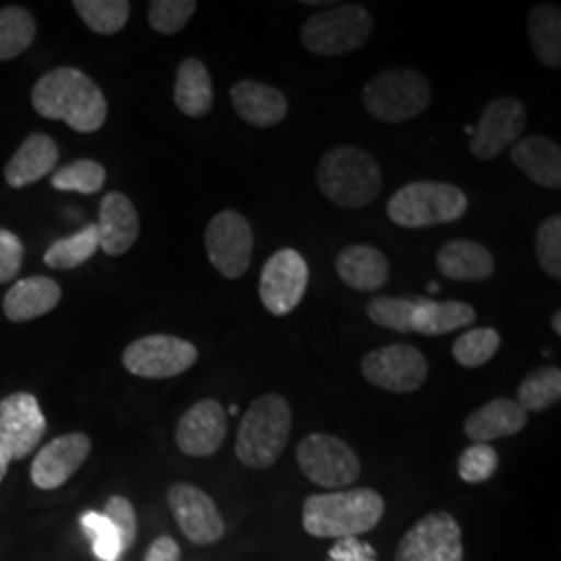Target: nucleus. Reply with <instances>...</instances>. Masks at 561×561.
<instances>
[{
  "label": "nucleus",
  "mask_w": 561,
  "mask_h": 561,
  "mask_svg": "<svg viewBox=\"0 0 561 561\" xmlns=\"http://www.w3.org/2000/svg\"><path fill=\"white\" fill-rule=\"evenodd\" d=\"M32 104L42 117L65 121L80 134L99 131L108 115L101 88L73 67H60L42 76L32 90Z\"/></svg>",
  "instance_id": "f257e3e1"
},
{
  "label": "nucleus",
  "mask_w": 561,
  "mask_h": 561,
  "mask_svg": "<svg viewBox=\"0 0 561 561\" xmlns=\"http://www.w3.org/2000/svg\"><path fill=\"white\" fill-rule=\"evenodd\" d=\"M385 516V500L375 489H345L312 495L301 507V524L317 539H352L370 533Z\"/></svg>",
  "instance_id": "f03ea898"
},
{
  "label": "nucleus",
  "mask_w": 561,
  "mask_h": 561,
  "mask_svg": "<svg viewBox=\"0 0 561 561\" xmlns=\"http://www.w3.org/2000/svg\"><path fill=\"white\" fill-rule=\"evenodd\" d=\"M317 185L340 208H364L381 192V167L358 146H337L319 162Z\"/></svg>",
  "instance_id": "7ed1b4c3"
},
{
  "label": "nucleus",
  "mask_w": 561,
  "mask_h": 561,
  "mask_svg": "<svg viewBox=\"0 0 561 561\" xmlns=\"http://www.w3.org/2000/svg\"><path fill=\"white\" fill-rule=\"evenodd\" d=\"M289 433L291 405L279 393H264L241 419L236 456L248 468H271L283 456Z\"/></svg>",
  "instance_id": "20e7f679"
},
{
  "label": "nucleus",
  "mask_w": 561,
  "mask_h": 561,
  "mask_svg": "<svg viewBox=\"0 0 561 561\" xmlns=\"http://www.w3.org/2000/svg\"><path fill=\"white\" fill-rule=\"evenodd\" d=\"M468 210V196L443 181H412L387 204L389 219L405 229H422L458 221Z\"/></svg>",
  "instance_id": "39448f33"
},
{
  "label": "nucleus",
  "mask_w": 561,
  "mask_h": 561,
  "mask_svg": "<svg viewBox=\"0 0 561 561\" xmlns=\"http://www.w3.org/2000/svg\"><path fill=\"white\" fill-rule=\"evenodd\" d=\"M433 101L431 83L414 69L382 71L362 90L366 113L382 123H403L422 115Z\"/></svg>",
  "instance_id": "423d86ee"
},
{
  "label": "nucleus",
  "mask_w": 561,
  "mask_h": 561,
  "mask_svg": "<svg viewBox=\"0 0 561 561\" xmlns=\"http://www.w3.org/2000/svg\"><path fill=\"white\" fill-rule=\"evenodd\" d=\"M373 34V15L360 4H333L301 25V44L321 57H340L362 48Z\"/></svg>",
  "instance_id": "0eeeda50"
},
{
  "label": "nucleus",
  "mask_w": 561,
  "mask_h": 561,
  "mask_svg": "<svg viewBox=\"0 0 561 561\" xmlns=\"http://www.w3.org/2000/svg\"><path fill=\"white\" fill-rule=\"evenodd\" d=\"M296 460L304 477L322 489H345L358 481L360 460L354 449L333 435L312 433L301 439Z\"/></svg>",
  "instance_id": "6e6552de"
},
{
  "label": "nucleus",
  "mask_w": 561,
  "mask_h": 561,
  "mask_svg": "<svg viewBox=\"0 0 561 561\" xmlns=\"http://www.w3.org/2000/svg\"><path fill=\"white\" fill-rule=\"evenodd\" d=\"M362 377L389 393H414L428 377V362L421 350L393 343L368 352L362 358Z\"/></svg>",
  "instance_id": "1a4fd4ad"
},
{
  "label": "nucleus",
  "mask_w": 561,
  "mask_h": 561,
  "mask_svg": "<svg viewBox=\"0 0 561 561\" xmlns=\"http://www.w3.org/2000/svg\"><path fill=\"white\" fill-rule=\"evenodd\" d=\"M204 243L208 261L225 279H241L250 268L254 236L248 219L238 210H222L208 222Z\"/></svg>",
  "instance_id": "9d476101"
},
{
  "label": "nucleus",
  "mask_w": 561,
  "mask_h": 561,
  "mask_svg": "<svg viewBox=\"0 0 561 561\" xmlns=\"http://www.w3.org/2000/svg\"><path fill=\"white\" fill-rule=\"evenodd\" d=\"M196 360V345L173 335H148L129 343L123 352V366L141 379L178 377L190 370Z\"/></svg>",
  "instance_id": "9b49d317"
},
{
  "label": "nucleus",
  "mask_w": 561,
  "mask_h": 561,
  "mask_svg": "<svg viewBox=\"0 0 561 561\" xmlns=\"http://www.w3.org/2000/svg\"><path fill=\"white\" fill-rule=\"evenodd\" d=\"M396 561H463L460 524L447 512L426 514L401 537Z\"/></svg>",
  "instance_id": "f8f14e48"
},
{
  "label": "nucleus",
  "mask_w": 561,
  "mask_h": 561,
  "mask_svg": "<svg viewBox=\"0 0 561 561\" xmlns=\"http://www.w3.org/2000/svg\"><path fill=\"white\" fill-rule=\"evenodd\" d=\"M308 264L298 250L283 248L264 262L261 273V300L275 314H291L306 296Z\"/></svg>",
  "instance_id": "ddd939ff"
},
{
  "label": "nucleus",
  "mask_w": 561,
  "mask_h": 561,
  "mask_svg": "<svg viewBox=\"0 0 561 561\" xmlns=\"http://www.w3.org/2000/svg\"><path fill=\"white\" fill-rule=\"evenodd\" d=\"M526 127V108L518 99L502 96L489 102L474 127L470 152L479 161H493L505 148L520 140Z\"/></svg>",
  "instance_id": "4468645a"
},
{
  "label": "nucleus",
  "mask_w": 561,
  "mask_h": 561,
  "mask_svg": "<svg viewBox=\"0 0 561 561\" xmlns=\"http://www.w3.org/2000/svg\"><path fill=\"white\" fill-rule=\"evenodd\" d=\"M169 507L187 541L213 545L221 541L225 522L217 503L208 493L187 482H175L169 489Z\"/></svg>",
  "instance_id": "2eb2a0df"
},
{
  "label": "nucleus",
  "mask_w": 561,
  "mask_h": 561,
  "mask_svg": "<svg viewBox=\"0 0 561 561\" xmlns=\"http://www.w3.org/2000/svg\"><path fill=\"white\" fill-rule=\"evenodd\" d=\"M44 433L46 419L32 393H13L0 401V443L9 460L27 458Z\"/></svg>",
  "instance_id": "dca6fc26"
},
{
  "label": "nucleus",
  "mask_w": 561,
  "mask_h": 561,
  "mask_svg": "<svg viewBox=\"0 0 561 561\" xmlns=\"http://www.w3.org/2000/svg\"><path fill=\"white\" fill-rule=\"evenodd\" d=\"M227 435V412L219 401L202 400L181 416L175 442L190 458H208L221 449Z\"/></svg>",
  "instance_id": "f3484780"
},
{
  "label": "nucleus",
  "mask_w": 561,
  "mask_h": 561,
  "mask_svg": "<svg viewBox=\"0 0 561 561\" xmlns=\"http://www.w3.org/2000/svg\"><path fill=\"white\" fill-rule=\"evenodd\" d=\"M92 451L88 435L71 433L44 445L32 463V482L42 491L59 489L69 481Z\"/></svg>",
  "instance_id": "a211bd4d"
},
{
  "label": "nucleus",
  "mask_w": 561,
  "mask_h": 561,
  "mask_svg": "<svg viewBox=\"0 0 561 561\" xmlns=\"http://www.w3.org/2000/svg\"><path fill=\"white\" fill-rule=\"evenodd\" d=\"M96 229L104 254H125L140 236V217L134 202L121 192L106 194L101 202V219Z\"/></svg>",
  "instance_id": "6ab92c4d"
},
{
  "label": "nucleus",
  "mask_w": 561,
  "mask_h": 561,
  "mask_svg": "<svg viewBox=\"0 0 561 561\" xmlns=\"http://www.w3.org/2000/svg\"><path fill=\"white\" fill-rule=\"evenodd\" d=\"M229 96H231L233 111L240 115L241 119L261 129L279 125L289 113V102L285 99V94L262 81H238L231 88Z\"/></svg>",
  "instance_id": "aec40b11"
},
{
  "label": "nucleus",
  "mask_w": 561,
  "mask_h": 561,
  "mask_svg": "<svg viewBox=\"0 0 561 561\" xmlns=\"http://www.w3.org/2000/svg\"><path fill=\"white\" fill-rule=\"evenodd\" d=\"M340 279L356 291H379L387 285L391 266L381 250L368 243H352L343 248L335 259Z\"/></svg>",
  "instance_id": "412c9836"
},
{
  "label": "nucleus",
  "mask_w": 561,
  "mask_h": 561,
  "mask_svg": "<svg viewBox=\"0 0 561 561\" xmlns=\"http://www.w3.org/2000/svg\"><path fill=\"white\" fill-rule=\"evenodd\" d=\"M528 422V414L514 400L489 401L474 410L466 422L463 433L470 442L489 443L518 435Z\"/></svg>",
  "instance_id": "4be33fe9"
},
{
  "label": "nucleus",
  "mask_w": 561,
  "mask_h": 561,
  "mask_svg": "<svg viewBox=\"0 0 561 561\" xmlns=\"http://www.w3.org/2000/svg\"><path fill=\"white\" fill-rule=\"evenodd\" d=\"M510 159L533 183L547 190H560V144L542 136H530L512 146Z\"/></svg>",
  "instance_id": "5701e85b"
},
{
  "label": "nucleus",
  "mask_w": 561,
  "mask_h": 561,
  "mask_svg": "<svg viewBox=\"0 0 561 561\" xmlns=\"http://www.w3.org/2000/svg\"><path fill=\"white\" fill-rule=\"evenodd\" d=\"M59 161V148L46 134H32L4 167V180L20 190L50 175Z\"/></svg>",
  "instance_id": "b1692460"
},
{
  "label": "nucleus",
  "mask_w": 561,
  "mask_h": 561,
  "mask_svg": "<svg viewBox=\"0 0 561 561\" xmlns=\"http://www.w3.org/2000/svg\"><path fill=\"white\" fill-rule=\"evenodd\" d=\"M57 280L48 277L21 279L4 296V314L13 322H27L53 312L60 301Z\"/></svg>",
  "instance_id": "393cba45"
},
{
  "label": "nucleus",
  "mask_w": 561,
  "mask_h": 561,
  "mask_svg": "<svg viewBox=\"0 0 561 561\" xmlns=\"http://www.w3.org/2000/svg\"><path fill=\"white\" fill-rule=\"evenodd\" d=\"M437 268L447 279L484 280L493 275L495 259L479 241H447L437 254Z\"/></svg>",
  "instance_id": "a878e982"
},
{
  "label": "nucleus",
  "mask_w": 561,
  "mask_h": 561,
  "mask_svg": "<svg viewBox=\"0 0 561 561\" xmlns=\"http://www.w3.org/2000/svg\"><path fill=\"white\" fill-rule=\"evenodd\" d=\"M474 321H477V312L470 304L414 298L412 333L437 337V335L454 333L461 327H470Z\"/></svg>",
  "instance_id": "bb28decb"
},
{
  "label": "nucleus",
  "mask_w": 561,
  "mask_h": 561,
  "mask_svg": "<svg viewBox=\"0 0 561 561\" xmlns=\"http://www.w3.org/2000/svg\"><path fill=\"white\" fill-rule=\"evenodd\" d=\"M173 99L181 113L187 117H204L210 113L215 104V90L210 73L201 59L190 57L181 62Z\"/></svg>",
  "instance_id": "cd10ccee"
},
{
  "label": "nucleus",
  "mask_w": 561,
  "mask_h": 561,
  "mask_svg": "<svg viewBox=\"0 0 561 561\" xmlns=\"http://www.w3.org/2000/svg\"><path fill=\"white\" fill-rule=\"evenodd\" d=\"M528 38L535 57L549 69L561 67V13L558 4H537L528 13Z\"/></svg>",
  "instance_id": "c85d7f7f"
},
{
  "label": "nucleus",
  "mask_w": 561,
  "mask_h": 561,
  "mask_svg": "<svg viewBox=\"0 0 561 561\" xmlns=\"http://www.w3.org/2000/svg\"><path fill=\"white\" fill-rule=\"evenodd\" d=\"M99 248H101L99 229H96V225H88V227H83L81 231H78L76 236H69V238L55 241L46 250L44 262L50 268H57V271L78 268L83 262L90 261L96 254Z\"/></svg>",
  "instance_id": "c756f323"
},
{
  "label": "nucleus",
  "mask_w": 561,
  "mask_h": 561,
  "mask_svg": "<svg viewBox=\"0 0 561 561\" xmlns=\"http://www.w3.org/2000/svg\"><path fill=\"white\" fill-rule=\"evenodd\" d=\"M561 398V370L558 366H542L533 370L518 387V405L528 412H542Z\"/></svg>",
  "instance_id": "7c9ffc66"
},
{
  "label": "nucleus",
  "mask_w": 561,
  "mask_h": 561,
  "mask_svg": "<svg viewBox=\"0 0 561 561\" xmlns=\"http://www.w3.org/2000/svg\"><path fill=\"white\" fill-rule=\"evenodd\" d=\"M36 36V21L21 7L0 11V60L15 59Z\"/></svg>",
  "instance_id": "2f4dec72"
},
{
  "label": "nucleus",
  "mask_w": 561,
  "mask_h": 561,
  "mask_svg": "<svg viewBox=\"0 0 561 561\" xmlns=\"http://www.w3.org/2000/svg\"><path fill=\"white\" fill-rule=\"evenodd\" d=\"M73 7L85 25L101 36L121 32L131 13V4L127 0H76Z\"/></svg>",
  "instance_id": "473e14b6"
},
{
  "label": "nucleus",
  "mask_w": 561,
  "mask_h": 561,
  "mask_svg": "<svg viewBox=\"0 0 561 561\" xmlns=\"http://www.w3.org/2000/svg\"><path fill=\"white\" fill-rule=\"evenodd\" d=\"M500 345H502L500 331L491 327H481V329L466 331L454 341L451 354H454V360L463 368H479L500 352Z\"/></svg>",
  "instance_id": "72a5a7b5"
},
{
  "label": "nucleus",
  "mask_w": 561,
  "mask_h": 561,
  "mask_svg": "<svg viewBox=\"0 0 561 561\" xmlns=\"http://www.w3.org/2000/svg\"><path fill=\"white\" fill-rule=\"evenodd\" d=\"M53 187L59 192H78V194H96L101 192L106 183V171L101 162L81 159V161L71 162L55 171L53 175Z\"/></svg>",
  "instance_id": "f704fd0d"
},
{
  "label": "nucleus",
  "mask_w": 561,
  "mask_h": 561,
  "mask_svg": "<svg viewBox=\"0 0 561 561\" xmlns=\"http://www.w3.org/2000/svg\"><path fill=\"white\" fill-rule=\"evenodd\" d=\"M196 9L198 2L194 0H154L148 7V21L154 32L162 36H173L187 25Z\"/></svg>",
  "instance_id": "c9c22d12"
},
{
  "label": "nucleus",
  "mask_w": 561,
  "mask_h": 561,
  "mask_svg": "<svg viewBox=\"0 0 561 561\" xmlns=\"http://www.w3.org/2000/svg\"><path fill=\"white\" fill-rule=\"evenodd\" d=\"M412 310L414 298H375L366 306L368 319L382 329L398 331V333H412Z\"/></svg>",
  "instance_id": "e433bc0d"
},
{
  "label": "nucleus",
  "mask_w": 561,
  "mask_h": 561,
  "mask_svg": "<svg viewBox=\"0 0 561 561\" xmlns=\"http://www.w3.org/2000/svg\"><path fill=\"white\" fill-rule=\"evenodd\" d=\"M500 468V456L489 443H474L461 451L458 474L463 482L479 484L493 479Z\"/></svg>",
  "instance_id": "4c0bfd02"
},
{
  "label": "nucleus",
  "mask_w": 561,
  "mask_h": 561,
  "mask_svg": "<svg viewBox=\"0 0 561 561\" xmlns=\"http://www.w3.org/2000/svg\"><path fill=\"white\" fill-rule=\"evenodd\" d=\"M81 528L90 537L92 549L101 561H119L121 551L119 537L113 524L106 520L104 514L99 512H85L81 516Z\"/></svg>",
  "instance_id": "58836bf2"
},
{
  "label": "nucleus",
  "mask_w": 561,
  "mask_h": 561,
  "mask_svg": "<svg viewBox=\"0 0 561 561\" xmlns=\"http://www.w3.org/2000/svg\"><path fill=\"white\" fill-rule=\"evenodd\" d=\"M537 261L541 264L545 275L551 279H561V217H549L539 225L537 231Z\"/></svg>",
  "instance_id": "ea45409f"
},
{
  "label": "nucleus",
  "mask_w": 561,
  "mask_h": 561,
  "mask_svg": "<svg viewBox=\"0 0 561 561\" xmlns=\"http://www.w3.org/2000/svg\"><path fill=\"white\" fill-rule=\"evenodd\" d=\"M104 516H106V520L113 524V528L117 530L121 551L125 553L134 545L136 535H138V520H136L134 505L127 502L125 497L115 495L104 505Z\"/></svg>",
  "instance_id": "a19ab883"
},
{
  "label": "nucleus",
  "mask_w": 561,
  "mask_h": 561,
  "mask_svg": "<svg viewBox=\"0 0 561 561\" xmlns=\"http://www.w3.org/2000/svg\"><path fill=\"white\" fill-rule=\"evenodd\" d=\"M21 262L23 243L20 238L9 229H0V283L15 279V275L20 273Z\"/></svg>",
  "instance_id": "79ce46f5"
},
{
  "label": "nucleus",
  "mask_w": 561,
  "mask_h": 561,
  "mask_svg": "<svg viewBox=\"0 0 561 561\" xmlns=\"http://www.w3.org/2000/svg\"><path fill=\"white\" fill-rule=\"evenodd\" d=\"M327 561H379V556L375 547L352 537V539H340L335 542L329 551Z\"/></svg>",
  "instance_id": "37998d69"
},
{
  "label": "nucleus",
  "mask_w": 561,
  "mask_h": 561,
  "mask_svg": "<svg viewBox=\"0 0 561 561\" xmlns=\"http://www.w3.org/2000/svg\"><path fill=\"white\" fill-rule=\"evenodd\" d=\"M181 549L178 542L173 541L171 537H159L157 541L150 545L148 553L144 561H180Z\"/></svg>",
  "instance_id": "c03bdc74"
},
{
  "label": "nucleus",
  "mask_w": 561,
  "mask_h": 561,
  "mask_svg": "<svg viewBox=\"0 0 561 561\" xmlns=\"http://www.w3.org/2000/svg\"><path fill=\"white\" fill-rule=\"evenodd\" d=\"M9 456H7V451H4V447H2V443H0V481L4 479V474H7V468H9Z\"/></svg>",
  "instance_id": "a18cd8bd"
},
{
  "label": "nucleus",
  "mask_w": 561,
  "mask_h": 561,
  "mask_svg": "<svg viewBox=\"0 0 561 561\" xmlns=\"http://www.w3.org/2000/svg\"><path fill=\"white\" fill-rule=\"evenodd\" d=\"M551 327L556 331V335H561V310L553 312V319H551Z\"/></svg>",
  "instance_id": "49530a36"
},
{
  "label": "nucleus",
  "mask_w": 561,
  "mask_h": 561,
  "mask_svg": "<svg viewBox=\"0 0 561 561\" xmlns=\"http://www.w3.org/2000/svg\"><path fill=\"white\" fill-rule=\"evenodd\" d=\"M426 289H428L431 294H437V291H439V283H437V280H431V283L426 285Z\"/></svg>",
  "instance_id": "de8ad7c7"
},
{
  "label": "nucleus",
  "mask_w": 561,
  "mask_h": 561,
  "mask_svg": "<svg viewBox=\"0 0 561 561\" xmlns=\"http://www.w3.org/2000/svg\"><path fill=\"white\" fill-rule=\"evenodd\" d=\"M229 414H238V405H231V408H229Z\"/></svg>",
  "instance_id": "09e8293b"
}]
</instances>
